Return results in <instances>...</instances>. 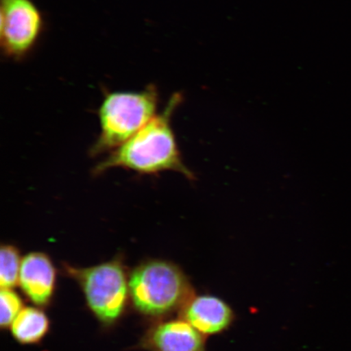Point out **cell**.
I'll use <instances>...</instances> for the list:
<instances>
[{"label":"cell","instance_id":"52a82bcc","mask_svg":"<svg viewBox=\"0 0 351 351\" xmlns=\"http://www.w3.org/2000/svg\"><path fill=\"white\" fill-rule=\"evenodd\" d=\"M181 311L182 318L205 337L227 330L234 320L230 306L214 295H193Z\"/></svg>","mask_w":351,"mask_h":351},{"label":"cell","instance_id":"6da1fadb","mask_svg":"<svg viewBox=\"0 0 351 351\" xmlns=\"http://www.w3.org/2000/svg\"><path fill=\"white\" fill-rule=\"evenodd\" d=\"M182 99L181 95L174 94L164 111L156 114L141 130L96 165L93 175L122 168L141 174L173 171L194 180V174L184 164L171 125L173 113Z\"/></svg>","mask_w":351,"mask_h":351},{"label":"cell","instance_id":"9c48e42d","mask_svg":"<svg viewBox=\"0 0 351 351\" xmlns=\"http://www.w3.org/2000/svg\"><path fill=\"white\" fill-rule=\"evenodd\" d=\"M50 323L47 315L37 307H25L12 324L11 332L21 344H36L46 336Z\"/></svg>","mask_w":351,"mask_h":351},{"label":"cell","instance_id":"8992f818","mask_svg":"<svg viewBox=\"0 0 351 351\" xmlns=\"http://www.w3.org/2000/svg\"><path fill=\"white\" fill-rule=\"evenodd\" d=\"M141 346L150 351H206V337L184 319L156 324Z\"/></svg>","mask_w":351,"mask_h":351},{"label":"cell","instance_id":"7a4b0ae2","mask_svg":"<svg viewBox=\"0 0 351 351\" xmlns=\"http://www.w3.org/2000/svg\"><path fill=\"white\" fill-rule=\"evenodd\" d=\"M130 297L135 309L147 317H166L194 295L181 267L163 260L147 261L135 267L129 279Z\"/></svg>","mask_w":351,"mask_h":351},{"label":"cell","instance_id":"30bf717a","mask_svg":"<svg viewBox=\"0 0 351 351\" xmlns=\"http://www.w3.org/2000/svg\"><path fill=\"white\" fill-rule=\"evenodd\" d=\"M0 258V285L12 289L19 283L22 262L19 250L13 245H2Z\"/></svg>","mask_w":351,"mask_h":351},{"label":"cell","instance_id":"ba28073f","mask_svg":"<svg viewBox=\"0 0 351 351\" xmlns=\"http://www.w3.org/2000/svg\"><path fill=\"white\" fill-rule=\"evenodd\" d=\"M56 271L49 256L32 252L22 258L19 285L34 304L46 306L54 295Z\"/></svg>","mask_w":351,"mask_h":351},{"label":"cell","instance_id":"277c9868","mask_svg":"<svg viewBox=\"0 0 351 351\" xmlns=\"http://www.w3.org/2000/svg\"><path fill=\"white\" fill-rule=\"evenodd\" d=\"M71 278L77 280L86 298L88 306L104 324L115 323L125 308L129 282L121 258L85 269L64 265Z\"/></svg>","mask_w":351,"mask_h":351},{"label":"cell","instance_id":"3957f363","mask_svg":"<svg viewBox=\"0 0 351 351\" xmlns=\"http://www.w3.org/2000/svg\"><path fill=\"white\" fill-rule=\"evenodd\" d=\"M159 104L156 87L140 91H115L105 95L99 109L100 134L90 148L92 156L115 150L155 117Z\"/></svg>","mask_w":351,"mask_h":351},{"label":"cell","instance_id":"8fae6325","mask_svg":"<svg viewBox=\"0 0 351 351\" xmlns=\"http://www.w3.org/2000/svg\"><path fill=\"white\" fill-rule=\"evenodd\" d=\"M1 302V317L0 326L3 328L10 327L15 319L23 310V302L21 298L12 289L2 288L0 292Z\"/></svg>","mask_w":351,"mask_h":351},{"label":"cell","instance_id":"5b68a950","mask_svg":"<svg viewBox=\"0 0 351 351\" xmlns=\"http://www.w3.org/2000/svg\"><path fill=\"white\" fill-rule=\"evenodd\" d=\"M0 45L3 54L21 60L32 52L43 32L42 12L33 0H0Z\"/></svg>","mask_w":351,"mask_h":351}]
</instances>
